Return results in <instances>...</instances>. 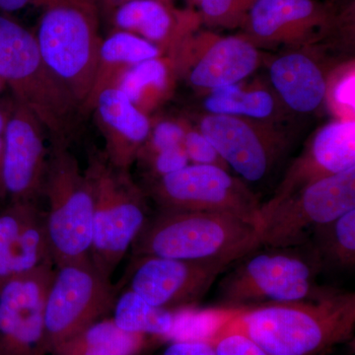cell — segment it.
I'll list each match as a JSON object with an SVG mask.
<instances>
[{"label":"cell","mask_w":355,"mask_h":355,"mask_svg":"<svg viewBox=\"0 0 355 355\" xmlns=\"http://www.w3.org/2000/svg\"><path fill=\"white\" fill-rule=\"evenodd\" d=\"M241 308L218 307L198 309L193 307L174 310L172 330L165 340L170 342H200L211 345L222 329Z\"/></svg>","instance_id":"obj_28"},{"label":"cell","mask_w":355,"mask_h":355,"mask_svg":"<svg viewBox=\"0 0 355 355\" xmlns=\"http://www.w3.org/2000/svg\"><path fill=\"white\" fill-rule=\"evenodd\" d=\"M39 0H0V11L3 13H13L22 10L25 7L36 6Z\"/></svg>","instance_id":"obj_37"},{"label":"cell","mask_w":355,"mask_h":355,"mask_svg":"<svg viewBox=\"0 0 355 355\" xmlns=\"http://www.w3.org/2000/svg\"><path fill=\"white\" fill-rule=\"evenodd\" d=\"M144 163L148 167L150 176L154 178V181L172 173L180 171L191 164L183 144L160 151L147 159Z\"/></svg>","instance_id":"obj_33"},{"label":"cell","mask_w":355,"mask_h":355,"mask_svg":"<svg viewBox=\"0 0 355 355\" xmlns=\"http://www.w3.org/2000/svg\"><path fill=\"white\" fill-rule=\"evenodd\" d=\"M44 133L38 119L13 99L0 173L2 198L10 202H35L43 193L49 163Z\"/></svg>","instance_id":"obj_15"},{"label":"cell","mask_w":355,"mask_h":355,"mask_svg":"<svg viewBox=\"0 0 355 355\" xmlns=\"http://www.w3.org/2000/svg\"><path fill=\"white\" fill-rule=\"evenodd\" d=\"M211 345L216 355H268L254 340L240 334L219 336Z\"/></svg>","instance_id":"obj_34"},{"label":"cell","mask_w":355,"mask_h":355,"mask_svg":"<svg viewBox=\"0 0 355 355\" xmlns=\"http://www.w3.org/2000/svg\"><path fill=\"white\" fill-rule=\"evenodd\" d=\"M94 198L90 258L111 279L147 221L144 193L130 176L105 157L94 156L85 170Z\"/></svg>","instance_id":"obj_7"},{"label":"cell","mask_w":355,"mask_h":355,"mask_svg":"<svg viewBox=\"0 0 355 355\" xmlns=\"http://www.w3.org/2000/svg\"><path fill=\"white\" fill-rule=\"evenodd\" d=\"M354 329V292L330 289L308 300L242 307L218 338L246 336L268 355H322L352 340Z\"/></svg>","instance_id":"obj_1"},{"label":"cell","mask_w":355,"mask_h":355,"mask_svg":"<svg viewBox=\"0 0 355 355\" xmlns=\"http://www.w3.org/2000/svg\"><path fill=\"white\" fill-rule=\"evenodd\" d=\"M176 70L167 55L144 60L123 71L114 83L130 101L149 116L169 99L175 87Z\"/></svg>","instance_id":"obj_23"},{"label":"cell","mask_w":355,"mask_h":355,"mask_svg":"<svg viewBox=\"0 0 355 355\" xmlns=\"http://www.w3.org/2000/svg\"><path fill=\"white\" fill-rule=\"evenodd\" d=\"M12 99H0V173H1L2 153H3L4 135L7 119L12 106ZM0 198H2L1 179H0Z\"/></svg>","instance_id":"obj_36"},{"label":"cell","mask_w":355,"mask_h":355,"mask_svg":"<svg viewBox=\"0 0 355 355\" xmlns=\"http://www.w3.org/2000/svg\"><path fill=\"white\" fill-rule=\"evenodd\" d=\"M57 268L44 308L43 355L101 319L116 301L111 279L90 259Z\"/></svg>","instance_id":"obj_10"},{"label":"cell","mask_w":355,"mask_h":355,"mask_svg":"<svg viewBox=\"0 0 355 355\" xmlns=\"http://www.w3.org/2000/svg\"><path fill=\"white\" fill-rule=\"evenodd\" d=\"M114 30L132 33L171 55L190 33L202 26L191 7L177 9L160 0H130L109 11Z\"/></svg>","instance_id":"obj_20"},{"label":"cell","mask_w":355,"mask_h":355,"mask_svg":"<svg viewBox=\"0 0 355 355\" xmlns=\"http://www.w3.org/2000/svg\"><path fill=\"white\" fill-rule=\"evenodd\" d=\"M147 345V336L121 330L113 319H100L62 343L53 355H137Z\"/></svg>","instance_id":"obj_24"},{"label":"cell","mask_w":355,"mask_h":355,"mask_svg":"<svg viewBox=\"0 0 355 355\" xmlns=\"http://www.w3.org/2000/svg\"><path fill=\"white\" fill-rule=\"evenodd\" d=\"M0 77L51 142L69 144L83 114L80 106L44 62L34 33L6 14H0Z\"/></svg>","instance_id":"obj_3"},{"label":"cell","mask_w":355,"mask_h":355,"mask_svg":"<svg viewBox=\"0 0 355 355\" xmlns=\"http://www.w3.org/2000/svg\"><path fill=\"white\" fill-rule=\"evenodd\" d=\"M205 107L209 114L272 121L277 113V98L268 89L260 86L245 88L238 83L209 91Z\"/></svg>","instance_id":"obj_26"},{"label":"cell","mask_w":355,"mask_h":355,"mask_svg":"<svg viewBox=\"0 0 355 355\" xmlns=\"http://www.w3.org/2000/svg\"><path fill=\"white\" fill-rule=\"evenodd\" d=\"M50 261L44 216L35 202H10L0 212V286Z\"/></svg>","instance_id":"obj_19"},{"label":"cell","mask_w":355,"mask_h":355,"mask_svg":"<svg viewBox=\"0 0 355 355\" xmlns=\"http://www.w3.org/2000/svg\"><path fill=\"white\" fill-rule=\"evenodd\" d=\"M355 209V167L308 184L277 202L261 205L257 230L261 246L304 247L318 226Z\"/></svg>","instance_id":"obj_9"},{"label":"cell","mask_w":355,"mask_h":355,"mask_svg":"<svg viewBox=\"0 0 355 355\" xmlns=\"http://www.w3.org/2000/svg\"><path fill=\"white\" fill-rule=\"evenodd\" d=\"M163 355H216V352L207 343L171 342Z\"/></svg>","instance_id":"obj_35"},{"label":"cell","mask_w":355,"mask_h":355,"mask_svg":"<svg viewBox=\"0 0 355 355\" xmlns=\"http://www.w3.org/2000/svg\"><path fill=\"white\" fill-rule=\"evenodd\" d=\"M113 309L112 319L119 328L128 333L165 340L174 323V310L150 304L130 289L116 299Z\"/></svg>","instance_id":"obj_27"},{"label":"cell","mask_w":355,"mask_h":355,"mask_svg":"<svg viewBox=\"0 0 355 355\" xmlns=\"http://www.w3.org/2000/svg\"><path fill=\"white\" fill-rule=\"evenodd\" d=\"M160 1L167 2V3H172L173 0H160Z\"/></svg>","instance_id":"obj_41"},{"label":"cell","mask_w":355,"mask_h":355,"mask_svg":"<svg viewBox=\"0 0 355 355\" xmlns=\"http://www.w3.org/2000/svg\"><path fill=\"white\" fill-rule=\"evenodd\" d=\"M355 72L354 64L338 70L328 80L326 100L340 120H354Z\"/></svg>","instance_id":"obj_31"},{"label":"cell","mask_w":355,"mask_h":355,"mask_svg":"<svg viewBox=\"0 0 355 355\" xmlns=\"http://www.w3.org/2000/svg\"><path fill=\"white\" fill-rule=\"evenodd\" d=\"M354 3L336 9L318 0H258L243 21L241 36L256 48L317 49L354 36Z\"/></svg>","instance_id":"obj_8"},{"label":"cell","mask_w":355,"mask_h":355,"mask_svg":"<svg viewBox=\"0 0 355 355\" xmlns=\"http://www.w3.org/2000/svg\"><path fill=\"white\" fill-rule=\"evenodd\" d=\"M311 254L321 266L328 265L340 270L355 266V209L335 220L318 226L311 235Z\"/></svg>","instance_id":"obj_25"},{"label":"cell","mask_w":355,"mask_h":355,"mask_svg":"<svg viewBox=\"0 0 355 355\" xmlns=\"http://www.w3.org/2000/svg\"><path fill=\"white\" fill-rule=\"evenodd\" d=\"M43 193L51 259L55 266L87 260L93 233L92 186L69 144L51 142Z\"/></svg>","instance_id":"obj_6"},{"label":"cell","mask_w":355,"mask_h":355,"mask_svg":"<svg viewBox=\"0 0 355 355\" xmlns=\"http://www.w3.org/2000/svg\"><path fill=\"white\" fill-rule=\"evenodd\" d=\"M209 28L237 29L258 0H188Z\"/></svg>","instance_id":"obj_29"},{"label":"cell","mask_w":355,"mask_h":355,"mask_svg":"<svg viewBox=\"0 0 355 355\" xmlns=\"http://www.w3.org/2000/svg\"><path fill=\"white\" fill-rule=\"evenodd\" d=\"M137 257L222 263L230 268L261 247L249 222L216 212L164 210L147 220L133 243Z\"/></svg>","instance_id":"obj_2"},{"label":"cell","mask_w":355,"mask_h":355,"mask_svg":"<svg viewBox=\"0 0 355 355\" xmlns=\"http://www.w3.org/2000/svg\"><path fill=\"white\" fill-rule=\"evenodd\" d=\"M165 55L155 44L132 33L114 30L102 39L92 90L84 105L83 113L88 114L91 105L104 89L112 87L123 71L133 65Z\"/></svg>","instance_id":"obj_22"},{"label":"cell","mask_w":355,"mask_h":355,"mask_svg":"<svg viewBox=\"0 0 355 355\" xmlns=\"http://www.w3.org/2000/svg\"><path fill=\"white\" fill-rule=\"evenodd\" d=\"M130 1V0H97L98 4H99L100 8L104 9L107 12L114 8V7L120 6L121 3Z\"/></svg>","instance_id":"obj_38"},{"label":"cell","mask_w":355,"mask_h":355,"mask_svg":"<svg viewBox=\"0 0 355 355\" xmlns=\"http://www.w3.org/2000/svg\"><path fill=\"white\" fill-rule=\"evenodd\" d=\"M355 167V121L336 120L319 128L287 169L272 198L277 202L304 187Z\"/></svg>","instance_id":"obj_17"},{"label":"cell","mask_w":355,"mask_h":355,"mask_svg":"<svg viewBox=\"0 0 355 355\" xmlns=\"http://www.w3.org/2000/svg\"><path fill=\"white\" fill-rule=\"evenodd\" d=\"M183 146L191 164L216 166L228 171L227 164L211 142L198 128H191L189 123L184 132Z\"/></svg>","instance_id":"obj_32"},{"label":"cell","mask_w":355,"mask_h":355,"mask_svg":"<svg viewBox=\"0 0 355 355\" xmlns=\"http://www.w3.org/2000/svg\"><path fill=\"white\" fill-rule=\"evenodd\" d=\"M97 127L105 140V158L116 169L130 172L146 144L151 123L116 87L99 93L91 105Z\"/></svg>","instance_id":"obj_18"},{"label":"cell","mask_w":355,"mask_h":355,"mask_svg":"<svg viewBox=\"0 0 355 355\" xmlns=\"http://www.w3.org/2000/svg\"><path fill=\"white\" fill-rule=\"evenodd\" d=\"M259 250V249H258ZM248 254L219 282L220 306L251 307L319 297L330 291L318 286L319 265L315 257L299 248Z\"/></svg>","instance_id":"obj_5"},{"label":"cell","mask_w":355,"mask_h":355,"mask_svg":"<svg viewBox=\"0 0 355 355\" xmlns=\"http://www.w3.org/2000/svg\"><path fill=\"white\" fill-rule=\"evenodd\" d=\"M198 128L228 167L252 183L268 176L288 148V137L272 121L207 114Z\"/></svg>","instance_id":"obj_13"},{"label":"cell","mask_w":355,"mask_h":355,"mask_svg":"<svg viewBox=\"0 0 355 355\" xmlns=\"http://www.w3.org/2000/svg\"><path fill=\"white\" fill-rule=\"evenodd\" d=\"M169 58L177 76L193 88L207 91L241 83L261 62L260 50L241 35L222 36L200 27L190 33Z\"/></svg>","instance_id":"obj_12"},{"label":"cell","mask_w":355,"mask_h":355,"mask_svg":"<svg viewBox=\"0 0 355 355\" xmlns=\"http://www.w3.org/2000/svg\"><path fill=\"white\" fill-rule=\"evenodd\" d=\"M327 3L330 4V6L335 7L336 9H340L354 3V0H328Z\"/></svg>","instance_id":"obj_39"},{"label":"cell","mask_w":355,"mask_h":355,"mask_svg":"<svg viewBox=\"0 0 355 355\" xmlns=\"http://www.w3.org/2000/svg\"><path fill=\"white\" fill-rule=\"evenodd\" d=\"M7 88L6 83H4L3 79L0 77V94L3 92L4 90Z\"/></svg>","instance_id":"obj_40"},{"label":"cell","mask_w":355,"mask_h":355,"mask_svg":"<svg viewBox=\"0 0 355 355\" xmlns=\"http://www.w3.org/2000/svg\"><path fill=\"white\" fill-rule=\"evenodd\" d=\"M314 50L286 51L268 67L275 93L296 113H312L326 100L329 76L312 55Z\"/></svg>","instance_id":"obj_21"},{"label":"cell","mask_w":355,"mask_h":355,"mask_svg":"<svg viewBox=\"0 0 355 355\" xmlns=\"http://www.w3.org/2000/svg\"><path fill=\"white\" fill-rule=\"evenodd\" d=\"M55 272L50 261L0 286V355H43L44 308Z\"/></svg>","instance_id":"obj_14"},{"label":"cell","mask_w":355,"mask_h":355,"mask_svg":"<svg viewBox=\"0 0 355 355\" xmlns=\"http://www.w3.org/2000/svg\"><path fill=\"white\" fill-rule=\"evenodd\" d=\"M188 121L165 119L151 123L150 132L146 144L140 149L137 160L146 162L147 159L160 151L182 146Z\"/></svg>","instance_id":"obj_30"},{"label":"cell","mask_w":355,"mask_h":355,"mask_svg":"<svg viewBox=\"0 0 355 355\" xmlns=\"http://www.w3.org/2000/svg\"><path fill=\"white\" fill-rule=\"evenodd\" d=\"M35 6L42 10L34 34L42 58L83 111L102 42L99 4L97 0H39Z\"/></svg>","instance_id":"obj_4"},{"label":"cell","mask_w":355,"mask_h":355,"mask_svg":"<svg viewBox=\"0 0 355 355\" xmlns=\"http://www.w3.org/2000/svg\"><path fill=\"white\" fill-rule=\"evenodd\" d=\"M150 191L161 209L229 214L256 228L260 221L257 196L241 179L216 166L188 165L155 180Z\"/></svg>","instance_id":"obj_11"},{"label":"cell","mask_w":355,"mask_h":355,"mask_svg":"<svg viewBox=\"0 0 355 355\" xmlns=\"http://www.w3.org/2000/svg\"><path fill=\"white\" fill-rule=\"evenodd\" d=\"M130 289L147 302L168 310L193 307L205 297L229 266L163 258L137 257Z\"/></svg>","instance_id":"obj_16"}]
</instances>
